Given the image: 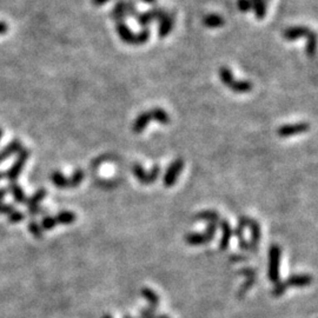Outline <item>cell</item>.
<instances>
[{
	"mask_svg": "<svg viewBox=\"0 0 318 318\" xmlns=\"http://www.w3.org/2000/svg\"><path fill=\"white\" fill-rule=\"evenodd\" d=\"M29 158H30V150L21 149L20 152L18 153L17 159H15V162L13 163L12 166L7 170L6 173H4V177H5L10 183H14V181H17L22 171V169H24L26 162L29 161Z\"/></svg>",
	"mask_w": 318,
	"mask_h": 318,
	"instance_id": "cell-9",
	"label": "cell"
},
{
	"mask_svg": "<svg viewBox=\"0 0 318 318\" xmlns=\"http://www.w3.org/2000/svg\"><path fill=\"white\" fill-rule=\"evenodd\" d=\"M7 190H9V192L11 193V195H12L13 199L17 201L18 204H24V201L27 197L25 196L24 190H22L20 186H19L17 181H14V183H10Z\"/></svg>",
	"mask_w": 318,
	"mask_h": 318,
	"instance_id": "cell-24",
	"label": "cell"
},
{
	"mask_svg": "<svg viewBox=\"0 0 318 318\" xmlns=\"http://www.w3.org/2000/svg\"><path fill=\"white\" fill-rule=\"evenodd\" d=\"M244 228L242 224L238 223L236 229H232V236H235L238 239V246L242 251H250V244L244 237Z\"/></svg>",
	"mask_w": 318,
	"mask_h": 318,
	"instance_id": "cell-20",
	"label": "cell"
},
{
	"mask_svg": "<svg viewBox=\"0 0 318 318\" xmlns=\"http://www.w3.org/2000/svg\"><path fill=\"white\" fill-rule=\"evenodd\" d=\"M46 196H48V191H46L45 189H39L38 191L34 192L32 196L29 197V198H26L24 204L27 205V208L37 207V205H40V201L42 199H45Z\"/></svg>",
	"mask_w": 318,
	"mask_h": 318,
	"instance_id": "cell-25",
	"label": "cell"
},
{
	"mask_svg": "<svg viewBox=\"0 0 318 318\" xmlns=\"http://www.w3.org/2000/svg\"><path fill=\"white\" fill-rule=\"evenodd\" d=\"M42 209H41V207L40 205H37V207H31V208H29V215L30 216H38V215H41L42 213Z\"/></svg>",
	"mask_w": 318,
	"mask_h": 318,
	"instance_id": "cell-38",
	"label": "cell"
},
{
	"mask_svg": "<svg viewBox=\"0 0 318 318\" xmlns=\"http://www.w3.org/2000/svg\"><path fill=\"white\" fill-rule=\"evenodd\" d=\"M230 261L231 262H245L247 261V257H245V256H243V255L234 254L230 256Z\"/></svg>",
	"mask_w": 318,
	"mask_h": 318,
	"instance_id": "cell-39",
	"label": "cell"
},
{
	"mask_svg": "<svg viewBox=\"0 0 318 318\" xmlns=\"http://www.w3.org/2000/svg\"><path fill=\"white\" fill-rule=\"evenodd\" d=\"M138 14V9L134 0H118L111 10L110 17L116 22L125 21L126 18H134Z\"/></svg>",
	"mask_w": 318,
	"mask_h": 318,
	"instance_id": "cell-5",
	"label": "cell"
},
{
	"mask_svg": "<svg viewBox=\"0 0 318 318\" xmlns=\"http://www.w3.org/2000/svg\"><path fill=\"white\" fill-rule=\"evenodd\" d=\"M21 149H22L21 142L19 141V139H14V141L11 142L9 145H6L2 151H0V163L6 161L7 158L13 156V154H18L20 152Z\"/></svg>",
	"mask_w": 318,
	"mask_h": 318,
	"instance_id": "cell-17",
	"label": "cell"
},
{
	"mask_svg": "<svg viewBox=\"0 0 318 318\" xmlns=\"http://www.w3.org/2000/svg\"><path fill=\"white\" fill-rule=\"evenodd\" d=\"M174 21H176V14L173 12H166L164 17H163L161 20H159V26H158V37L159 38H166L171 33V31L173 30Z\"/></svg>",
	"mask_w": 318,
	"mask_h": 318,
	"instance_id": "cell-14",
	"label": "cell"
},
{
	"mask_svg": "<svg viewBox=\"0 0 318 318\" xmlns=\"http://www.w3.org/2000/svg\"><path fill=\"white\" fill-rule=\"evenodd\" d=\"M7 31H9V25L6 24V22L4 21H0V36H3V34H5Z\"/></svg>",
	"mask_w": 318,
	"mask_h": 318,
	"instance_id": "cell-40",
	"label": "cell"
},
{
	"mask_svg": "<svg viewBox=\"0 0 318 318\" xmlns=\"http://www.w3.org/2000/svg\"><path fill=\"white\" fill-rule=\"evenodd\" d=\"M6 195H7V190L4 188H0V201H3V199L5 198Z\"/></svg>",
	"mask_w": 318,
	"mask_h": 318,
	"instance_id": "cell-42",
	"label": "cell"
},
{
	"mask_svg": "<svg viewBox=\"0 0 318 318\" xmlns=\"http://www.w3.org/2000/svg\"><path fill=\"white\" fill-rule=\"evenodd\" d=\"M124 318H132V317H131V315H125L124 316Z\"/></svg>",
	"mask_w": 318,
	"mask_h": 318,
	"instance_id": "cell-47",
	"label": "cell"
},
{
	"mask_svg": "<svg viewBox=\"0 0 318 318\" xmlns=\"http://www.w3.org/2000/svg\"><path fill=\"white\" fill-rule=\"evenodd\" d=\"M22 219H24V215H22V212L18 211V210H14L13 212H11L9 215V220H10V223H12V224L20 223Z\"/></svg>",
	"mask_w": 318,
	"mask_h": 318,
	"instance_id": "cell-34",
	"label": "cell"
},
{
	"mask_svg": "<svg viewBox=\"0 0 318 318\" xmlns=\"http://www.w3.org/2000/svg\"><path fill=\"white\" fill-rule=\"evenodd\" d=\"M265 2H266V4H267L269 2H271V0H265Z\"/></svg>",
	"mask_w": 318,
	"mask_h": 318,
	"instance_id": "cell-48",
	"label": "cell"
},
{
	"mask_svg": "<svg viewBox=\"0 0 318 318\" xmlns=\"http://www.w3.org/2000/svg\"><path fill=\"white\" fill-rule=\"evenodd\" d=\"M184 168V161L181 158H177L169 165L166 169L164 177H163V184L165 188H172V186L177 183L178 178L180 176V172L183 171Z\"/></svg>",
	"mask_w": 318,
	"mask_h": 318,
	"instance_id": "cell-10",
	"label": "cell"
},
{
	"mask_svg": "<svg viewBox=\"0 0 318 318\" xmlns=\"http://www.w3.org/2000/svg\"><path fill=\"white\" fill-rule=\"evenodd\" d=\"M14 211V207L11 204H5L0 201V215H7L9 216L11 212Z\"/></svg>",
	"mask_w": 318,
	"mask_h": 318,
	"instance_id": "cell-37",
	"label": "cell"
},
{
	"mask_svg": "<svg viewBox=\"0 0 318 318\" xmlns=\"http://www.w3.org/2000/svg\"><path fill=\"white\" fill-rule=\"evenodd\" d=\"M217 229H218V223L215 222L209 223L207 230L201 232V234H198V232H190V234H186L184 237L185 243L191 246H199L210 243L211 240L215 238Z\"/></svg>",
	"mask_w": 318,
	"mask_h": 318,
	"instance_id": "cell-6",
	"label": "cell"
},
{
	"mask_svg": "<svg viewBox=\"0 0 318 318\" xmlns=\"http://www.w3.org/2000/svg\"><path fill=\"white\" fill-rule=\"evenodd\" d=\"M85 179V171L81 169H77L72 176L69 178L70 180V188H77L81 184V181Z\"/></svg>",
	"mask_w": 318,
	"mask_h": 318,
	"instance_id": "cell-28",
	"label": "cell"
},
{
	"mask_svg": "<svg viewBox=\"0 0 318 318\" xmlns=\"http://www.w3.org/2000/svg\"><path fill=\"white\" fill-rule=\"evenodd\" d=\"M255 283H256V277H254V278H246V281L243 283L242 286H240V289L238 290L237 296H238L239 300H242V298H244V296H245L246 292L249 291V290L252 288V286L255 285Z\"/></svg>",
	"mask_w": 318,
	"mask_h": 318,
	"instance_id": "cell-30",
	"label": "cell"
},
{
	"mask_svg": "<svg viewBox=\"0 0 318 318\" xmlns=\"http://www.w3.org/2000/svg\"><path fill=\"white\" fill-rule=\"evenodd\" d=\"M142 3H145V4H154L156 3V0H141Z\"/></svg>",
	"mask_w": 318,
	"mask_h": 318,
	"instance_id": "cell-43",
	"label": "cell"
},
{
	"mask_svg": "<svg viewBox=\"0 0 318 318\" xmlns=\"http://www.w3.org/2000/svg\"><path fill=\"white\" fill-rule=\"evenodd\" d=\"M238 275H242V276L246 278H254L257 276V271L252 269V267H244V269L238 271Z\"/></svg>",
	"mask_w": 318,
	"mask_h": 318,
	"instance_id": "cell-36",
	"label": "cell"
},
{
	"mask_svg": "<svg viewBox=\"0 0 318 318\" xmlns=\"http://www.w3.org/2000/svg\"><path fill=\"white\" fill-rule=\"evenodd\" d=\"M313 31L306 26H291L284 30L283 38L288 41H293L301 38H308Z\"/></svg>",
	"mask_w": 318,
	"mask_h": 318,
	"instance_id": "cell-13",
	"label": "cell"
},
{
	"mask_svg": "<svg viewBox=\"0 0 318 318\" xmlns=\"http://www.w3.org/2000/svg\"><path fill=\"white\" fill-rule=\"evenodd\" d=\"M103 318H113V317H112V316L110 315V313H105V315L103 316Z\"/></svg>",
	"mask_w": 318,
	"mask_h": 318,
	"instance_id": "cell-45",
	"label": "cell"
},
{
	"mask_svg": "<svg viewBox=\"0 0 318 318\" xmlns=\"http://www.w3.org/2000/svg\"><path fill=\"white\" fill-rule=\"evenodd\" d=\"M29 231L36 238H41L42 235H44V230L41 229L40 224H38L36 220H31L29 223Z\"/></svg>",
	"mask_w": 318,
	"mask_h": 318,
	"instance_id": "cell-32",
	"label": "cell"
},
{
	"mask_svg": "<svg viewBox=\"0 0 318 318\" xmlns=\"http://www.w3.org/2000/svg\"><path fill=\"white\" fill-rule=\"evenodd\" d=\"M281 261L282 247L278 244H272L269 247V263H267V278L271 283L281 281Z\"/></svg>",
	"mask_w": 318,
	"mask_h": 318,
	"instance_id": "cell-4",
	"label": "cell"
},
{
	"mask_svg": "<svg viewBox=\"0 0 318 318\" xmlns=\"http://www.w3.org/2000/svg\"><path fill=\"white\" fill-rule=\"evenodd\" d=\"M166 13V11L162 7H153V9L147 10L145 12H138V14L135 15L134 19L135 21L138 22L139 26H142L143 29L145 27H149V25L152 24L153 21H159L161 19L164 17Z\"/></svg>",
	"mask_w": 318,
	"mask_h": 318,
	"instance_id": "cell-11",
	"label": "cell"
},
{
	"mask_svg": "<svg viewBox=\"0 0 318 318\" xmlns=\"http://www.w3.org/2000/svg\"><path fill=\"white\" fill-rule=\"evenodd\" d=\"M161 171H162V169L158 164L154 165L152 170L149 172L145 171V170L143 169L142 164H139V163H134V164L132 165V173H133L134 178L143 185L153 184L154 181H156L159 178Z\"/></svg>",
	"mask_w": 318,
	"mask_h": 318,
	"instance_id": "cell-8",
	"label": "cell"
},
{
	"mask_svg": "<svg viewBox=\"0 0 318 318\" xmlns=\"http://www.w3.org/2000/svg\"><path fill=\"white\" fill-rule=\"evenodd\" d=\"M193 219L196 220H203V222H209V223H218L220 219L219 213L215 210H203L199 211L197 215L193 217Z\"/></svg>",
	"mask_w": 318,
	"mask_h": 318,
	"instance_id": "cell-21",
	"label": "cell"
},
{
	"mask_svg": "<svg viewBox=\"0 0 318 318\" xmlns=\"http://www.w3.org/2000/svg\"><path fill=\"white\" fill-rule=\"evenodd\" d=\"M310 130V125L308 123L301 122V123H294V124H285L278 127L277 134L281 138H288L291 135L302 134L308 132Z\"/></svg>",
	"mask_w": 318,
	"mask_h": 318,
	"instance_id": "cell-12",
	"label": "cell"
},
{
	"mask_svg": "<svg viewBox=\"0 0 318 318\" xmlns=\"http://www.w3.org/2000/svg\"><path fill=\"white\" fill-rule=\"evenodd\" d=\"M218 75L220 81L235 93H249L254 88V84L251 81L236 79L235 76L232 75L231 70L226 66L220 67Z\"/></svg>",
	"mask_w": 318,
	"mask_h": 318,
	"instance_id": "cell-3",
	"label": "cell"
},
{
	"mask_svg": "<svg viewBox=\"0 0 318 318\" xmlns=\"http://www.w3.org/2000/svg\"><path fill=\"white\" fill-rule=\"evenodd\" d=\"M3 178H4V172H2V171H0V180H2V179H3Z\"/></svg>",
	"mask_w": 318,
	"mask_h": 318,
	"instance_id": "cell-46",
	"label": "cell"
},
{
	"mask_svg": "<svg viewBox=\"0 0 318 318\" xmlns=\"http://www.w3.org/2000/svg\"><path fill=\"white\" fill-rule=\"evenodd\" d=\"M218 225L220 228V231H222V237H220L219 240V250L225 251L232 238V228L228 219H219Z\"/></svg>",
	"mask_w": 318,
	"mask_h": 318,
	"instance_id": "cell-16",
	"label": "cell"
},
{
	"mask_svg": "<svg viewBox=\"0 0 318 318\" xmlns=\"http://www.w3.org/2000/svg\"><path fill=\"white\" fill-rule=\"evenodd\" d=\"M138 318H158V315L156 313V310L151 309L147 306V308L141 310V316H139Z\"/></svg>",
	"mask_w": 318,
	"mask_h": 318,
	"instance_id": "cell-35",
	"label": "cell"
},
{
	"mask_svg": "<svg viewBox=\"0 0 318 318\" xmlns=\"http://www.w3.org/2000/svg\"><path fill=\"white\" fill-rule=\"evenodd\" d=\"M54 219H56L57 224H61V225H70V224H73L76 222L77 216L75 212L65 210V211L58 212L57 216L54 217Z\"/></svg>",
	"mask_w": 318,
	"mask_h": 318,
	"instance_id": "cell-23",
	"label": "cell"
},
{
	"mask_svg": "<svg viewBox=\"0 0 318 318\" xmlns=\"http://www.w3.org/2000/svg\"><path fill=\"white\" fill-rule=\"evenodd\" d=\"M91 2L95 6H103V5H105V4L110 3L111 0H91Z\"/></svg>",
	"mask_w": 318,
	"mask_h": 318,
	"instance_id": "cell-41",
	"label": "cell"
},
{
	"mask_svg": "<svg viewBox=\"0 0 318 318\" xmlns=\"http://www.w3.org/2000/svg\"><path fill=\"white\" fill-rule=\"evenodd\" d=\"M152 120H154V115H153L152 110L142 112V113L138 115V117L134 119L133 125H132V131L134 133H142L143 131L146 129V126L152 122Z\"/></svg>",
	"mask_w": 318,
	"mask_h": 318,
	"instance_id": "cell-15",
	"label": "cell"
},
{
	"mask_svg": "<svg viewBox=\"0 0 318 318\" xmlns=\"http://www.w3.org/2000/svg\"><path fill=\"white\" fill-rule=\"evenodd\" d=\"M252 4V10H254L256 18L258 20L265 18L266 14V2L265 0H251Z\"/></svg>",
	"mask_w": 318,
	"mask_h": 318,
	"instance_id": "cell-26",
	"label": "cell"
},
{
	"mask_svg": "<svg viewBox=\"0 0 318 318\" xmlns=\"http://www.w3.org/2000/svg\"><path fill=\"white\" fill-rule=\"evenodd\" d=\"M152 111L154 115V122L161 123L163 125H166V124H170V122H171L170 115L166 111L163 110L162 107H153Z\"/></svg>",
	"mask_w": 318,
	"mask_h": 318,
	"instance_id": "cell-27",
	"label": "cell"
},
{
	"mask_svg": "<svg viewBox=\"0 0 318 318\" xmlns=\"http://www.w3.org/2000/svg\"><path fill=\"white\" fill-rule=\"evenodd\" d=\"M224 18L217 13H209L203 18V25L208 29H219L224 25Z\"/></svg>",
	"mask_w": 318,
	"mask_h": 318,
	"instance_id": "cell-19",
	"label": "cell"
},
{
	"mask_svg": "<svg viewBox=\"0 0 318 318\" xmlns=\"http://www.w3.org/2000/svg\"><path fill=\"white\" fill-rule=\"evenodd\" d=\"M142 297H144V300L149 303V308L157 310L159 304H161V298H159L158 294L153 291L152 289L150 288H142L141 290Z\"/></svg>",
	"mask_w": 318,
	"mask_h": 318,
	"instance_id": "cell-18",
	"label": "cell"
},
{
	"mask_svg": "<svg viewBox=\"0 0 318 318\" xmlns=\"http://www.w3.org/2000/svg\"><path fill=\"white\" fill-rule=\"evenodd\" d=\"M57 225L58 224L56 222V219H54V217H52V216L42 217L41 223H40V226H41L42 230L50 231V230H52V229L56 228Z\"/></svg>",
	"mask_w": 318,
	"mask_h": 318,
	"instance_id": "cell-31",
	"label": "cell"
},
{
	"mask_svg": "<svg viewBox=\"0 0 318 318\" xmlns=\"http://www.w3.org/2000/svg\"><path fill=\"white\" fill-rule=\"evenodd\" d=\"M237 7H238V10L240 11V12H243V13L250 12V11L252 10L251 0H238Z\"/></svg>",
	"mask_w": 318,
	"mask_h": 318,
	"instance_id": "cell-33",
	"label": "cell"
},
{
	"mask_svg": "<svg viewBox=\"0 0 318 318\" xmlns=\"http://www.w3.org/2000/svg\"><path fill=\"white\" fill-rule=\"evenodd\" d=\"M158 318H170V316L165 315V313H161V315H158Z\"/></svg>",
	"mask_w": 318,
	"mask_h": 318,
	"instance_id": "cell-44",
	"label": "cell"
},
{
	"mask_svg": "<svg viewBox=\"0 0 318 318\" xmlns=\"http://www.w3.org/2000/svg\"><path fill=\"white\" fill-rule=\"evenodd\" d=\"M316 33L312 32L310 36L306 38V45H305V52L309 57H313L316 53Z\"/></svg>",
	"mask_w": 318,
	"mask_h": 318,
	"instance_id": "cell-29",
	"label": "cell"
},
{
	"mask_svg": "<svg viewBox=\"0 0 318 318\" xmlns=\"http://www.w3.org/2000/svg\"><path fill=\"white\" fill-rule=\"evenodd\" d=\"M116 31H117L118 37L123 42L127 45H144L146 44L151 38V30L149 27H145L139 32L134 33L132 30L130 29L129 25L125 24V21L116 22Z\"/></svg>",
	"mask_w": 318,
	"mask_h": 318,
	"instance_id": "cell-1",
	"label": "cell"
},
{
	"mask_svg": "<svg viewBox=\"0 0 318 318\" xmlns=\"http://www.w3.org/2000/svg\"><path fill=\"white\" fill-rule=\"evenodd\" d=\"M238 223L242 224L244 228H249L250 236H251V240L249 242L250 252H254V254H256L258 250L259 242H261V238H262L261 225H259V223L257 222V220L254 218H250V217H247V216H240L238 219Z\"/></svg>",
	"mask_w": 318,
	"mask_h": 318,
	"instance_id": "cell-7",
	"label": "cell"
},
{
	"mask_svg": "<svg viewBox=\"0 0 318 318\" xmlns=\"http://www.w3.org/2000/svg\"><path fill=\"white\" fill-rule=\"evenodd\" d=\"M52 184L58 189H70V180L67 177L64 176L63 172L54 171L50 176Z\"/></svg>",
	"mask_w": 318,
	"mask_h": 318,
	"instance_id": "cell-22",
	"label": "cell"
},
{
	"mask_svg": "<svg viewBox=\"0 0 318 318\" xmlns=\"http://www.w3.org/2000/svg\"><path fill=\"white\" fill-rule=\"evenodd\" d=\"M313 278L311 275L308 274H296L291 275L285 281H279L276 283V286H275L272 290V296L275 297H281L282 294H284V292L289 288H304V286H308L312 283Z\"/></svg>",
	"mask_w": 318,
	"mask_h": 318,
	"instance_id": "cell-2",
	"label": "cell"
}]
</instances>
